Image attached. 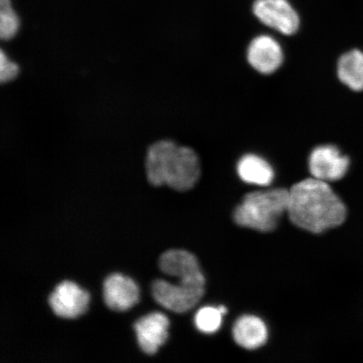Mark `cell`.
I'll return each mask as SVG.
<instances>
[{"instance_id": "6da1fadb", "label": "cell", "mask_w": 363, "mask_h": 363, "mask_svg": "<svg viewBox=\"0 0 363 363\" xmlns=\"http://www.w3.org/2000/svg\"><path fill=\"white\" fill-rule=\"evenodd\" d=\"M287 214L299 228L319 234L342 225L347 208L328 182L312 177L289 189Z\"/></svg>"}, {"instance_id": "7a4b0ae2", "label": "cell", "mask_w": 363, "mask_h": 363, "mask_svg": "<svg viewBox=\"0 0 363 363\" xmlns=\"http://www.w3.org/2000/svg\"><path fill=\"white\" fill-rule=\"evenodd\" d=\"M145 167L150 184L156 187L167 185L180 192L194 188L201 174V161L194 150L169 139L150 145Z\"/></svg>"}, {"instance_id": "3957f363", "label": "cell", "mask_w": 363, "mask_h": 363, "mask_svg": "<svg viewBox=\"0 0 363 363\" xmlns=\"http://www.w3.org/2000/svg\"><path fill=\"white\" fill-rule=\"evenodd\" d=\"M289 190L272 189L249 193L235 208L234 220L240 226L269 233L288 211Z\"/></svg>"}, {"instance_id": "277c9868", "label": "cell", "mask_w": 363, "mask_h": 363, "mask_svg": "<svg viewBox=\"0 0 363 363\" xmlns=\"http://www.w3.org/2000/svg\"><path fill=\"white\" fill-rule=\"evenodd\" d=\"M206 291V285L187 283L172 284L165 280H157L152 287L154 299L172 312H188L198 305Z\"/></svg>"}, {"instance_id": "5b68a950", "label": "cell", "mask_w": 363, "mask_h": 363, "mask_svg": "<svg viewBox=\"0 0 363 363\" xmlns=\"http://www.w3.org/2000/svg\"><path fill=\"white\" fill-rule=\"evenodd\" d=\"M254 15L262 24L284 35H293L298 29L299 17L287 0H256Z\"/></svg>"}, {"instance_id": "8992f818", "label": "cell", "mask_w": 363, "mask_h": 363, "mask_svg": "<svg viewBox=\"0 0 363 363\" xmlns=\"http://www.w3.org/2000/svg\"><path fill=\"white\" fill-rule=\"evenodd\" d=\"M350 167V159L333 145H322L311 153L308 167L313 177L325 182L344 178Z\"/></svg>"}, {"instance_id": "52a82bcc", "label": "cell", "mask_w": 363, "mask_h": 363, "mask_svg": "<svg viewBox=\"0 0 363 363\" xmlns=\"http://www.w3.org/2000/svg\"><path fill=\"white\" fill-rule=\"evenodd\" d=\"M89 295L70 281L58 284L48 298L54 314L65 319H74L87 310Z\"/></svg>"}, {"instance_id": "ba28073f", "label": "cell", "mask_w": 363, "mask_h": 363, "mask_svg": "<svg viewBox=\"0 0 363 363\" xmlns=\"http://www.w3.org/2000/svg\"><path fill=\"white\" fill-rule=\"evenodd\" d=\"M247 61L249 65L260 74H271L282 65V48L272 36L258 35L249 45Z\"/></svg>"}, {"instance_id": "9c48e42d", "label": "cell", "mask_w": 363, "mask_h": 363, "mask_svg": "<svg viewBox=\"0 0 363 363\" xmlns=\"http://www.w3.org/2000/svg\"><path fill=\"white\" fill-rule=\"evenodd\" d=\"M169 320L162 313H152L135 322L134 328L140 349L148 355L155 354L169 337Z\"/></svg>"}, {"instance_id": "30bf717a", "label": "cell", "mask_w": 363, "mask_h": 363, "mask_svg": "<svg viewBox=\"0 0 363 363\" xmlns=\"http://www.w3.org/2000/svg\"><path fill=\"white\" fill-rule=\"evenodd\" d=\"M104 298L111 310L125 311L138 302L139 289L133 279L121 274H112L104 281Z\"/></svg>"}, {"instance_id": "8fae6325", "label": "cell", "mask_w": 363, "mask_h": 363, "mask_svg": "<svg viewBox=\"0 0 363 363\" xmlns=\"http://www.w3.org/2000/svg\"><path fill=\"white\" fill-rule=\"evenodd\" d=\"M159 267L163 274L179 279H198L204 276L197 258L184 250H170L162 254Z\"/></svg>"}, {"instance_id": "7c38bea8", "label": "cell", "mask_w": 363, "mask_h": 363, "mask_svg": "<svg viewBox=\"0 0 363 363\" xmlns=\"http://www.w3.org/2000/svg\"><path fill=\"white\" fill-rule=\"evenodd\" d=\"M233 335L235 343L247 350L262 347L269 337L264 322L253 315L239 318L234 325Z\"/></svg>"}, {"instance_id": "4fadbf2b", "label": "cell", "mask_w": 363, "mask_h": 363, "mask_svg": "<svg viewBox=\"0 0 363 363\" xmlns=\"http://www.w3.org/2000/svg\"><path fill=\"white\" fill-rule=\"evenodd\" d=\"M240 179L248 184L267 187L274 179V171L264 158L256 154H247L238 163Z\"/></svg>"}, {"instance_id": "5bb4252c", "label": "cell", "mask_w": 363, "mask_h": 363, "mask_svg": "<svg viewBox=\"0 0 363 363\" xmlns=\"http://www.w3.org/2000/svg\"><path fill=\"white\" fill-rule=\"evenodd\" d=\"M337 75L347 88L355 92L363 91V52L353 49L344 53L337 63Z\"/></svg>"}, {"instance_id": "9a60e30c", "label": "cell", "mask_w": 363, "mask_h": 363, "mask_svg": "<svg viewBox=\"0 0 363 363\" xmlns=\"http://www.w3.org/2000/svg\"><path fill=\"white\" fill-rule=\"evenodd\" d=\"M21 22L11 0H0V38L11 40L19 33Z\"/></svg>"}, {"instance_id": "2e32d148", "label": "cell", "mask_w": 363, "mask_h": 363, "mask_svg": "<svg viewBox=\"0 0 363 363\" xmlns=\"http://www.w3.org/2000/svg\"><path fill=\"white\" fill-rule=\"evenodd\" d=\"M225 315L219 307H203L195 315V325L204 334H214L221 328Z\"/></svg>"}, {"instance_id": "e0dca14e", "label": "cell", "mask_w": 363, "mask_h": 363, "mask_svg": "<svg viewBox=\"0 0 363 363\" xmlns=\"http://www.w3.org/2000/svg\"><path fill=\"white\" fill-rule=\"evenodd\" d=\"M20 67L15 62L9 59L1 50L0 53V82L1 84H7L15 80L20 74Z\"/></svg>"}]
</instances>
